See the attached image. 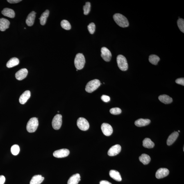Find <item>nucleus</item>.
I'll return each instance as SVG.
<instances>
[{"mask_svg":"<svg viewBox=\"0 0 184 184\" xmlns=\"http://www.w3.org/2000/svg\"><path fill=\"white\" fill-rule=\"evenodd\" d=\"M113 19L116 24L120 27L125 28L129 26L128 19L124 15L120 13H116L113 15Z\"/></svg>","mask_w":184,"mask_h":184,"instance_id":"nucleus-1","label":"nucleus"},{"mask_svg":"<svg viewBox=\"0 0 184 184\" xmlns=\"http://www.w3.org/2000/svg\"><path fill=\"white\" fill-rule=\"evenodd\" d=\"M74 62L75 67L78 70L83 68L85 63V59L83 54L78 53L76 54Z\"/></svg>","mask_w":184,"mask_h":184,"instance_id":"nucleus-2","label":"nucleus"},{"mask_svg":"<svg viewBox=\"0 0 184 184\" xmlns=\"http://www.w3.org/2000/svg\"><path fill=\"white\" fill-rule=\"evenodd\" d=\"M38 125V118H32L28 121L27 125V130L29 133L34 132L36 131Z\"/></svg>","mask_w":184,"mask_h":184,"instance_id":"nucleus-3","label":"nucleus"},{"mask_svg":"<svg viewBox=\"0 0 184 184\" xmlns=\"http://www.w3.org/2000/svg\"><path fill=\"white\" fill-rule=\"evenodd\" d=\"M101 84L99 80L94 79L92 80L87 84L85 90L87 92L92 93L99 88Z\"/></svg>","mask_w":184,"mask_h":184,"instance_id":"nucleus-4","label":"nucleus"},{"mask_svg":"<svg viewBox=\"0 0 184 184\" xmlns=\"http://www.w3.org/2000/svg\"><path fill=\"white\" fill-rule=\"evenodd\" d=\"M117 62L118 67L121 71H126L128 68V65L125 57L122 55H118L117 58Z\"/></svg>","mask_w":184,"mask_h":184,"instance_id":"nucleus-5","label":"nucleus"},{"mask_svg":"<svg viewBox=\"0 0 184 184\" xmlns=\"http://www.w3.org/2000/svg\"><path fill=\"white\" fill-rule=\"evenodd\" d=\"M77 125L78 128L82 131H87L89 128V124L88 121L83 117H80L78 119Z\"/></svg>","mask_w":184,"mask_h":184,"instance_id":"nucleus-6","label":"nucleus"},{"mask_svg":"<svg viewBox=\"0 0 184 184\" xmlns=\"http://www.w3.org/2000/svg\"><path fill=\"white\" fill-rule=\"evenodd\" d=\"M62 124V116L60 114H58L54 117L52 121V125L54 129L56 130L60 129Z\"/></svg>","mask_w":184,"mask_h":184,"instance_id":"nucleus-7","label":"nucleus"},{"mask_svg":"<svg viewBox=\"0 0 184 184\" xmlns=\"http://www.w3.org/2000/svg\"><path fill=\"white\" fill-rule=\"evenodd\" d=\"M101 56L103 60L106 62H110L111 59V53L108 48L103 47L101 49Z\"/></svg>","mask_w":184,"mask_h":184,"instance_id":"nucleus-8","label":"nucleus"},{"mask_svg":"<svg viewBox=\"0 0 184 184\" xmlns=\"http://www.w3.org/2000/svg\"><path fill=\"white\" fill-rule=\"evenodd\" d=\"M70 151L67 149H62L57 150L54 152L53 156L57 158H63L68 156Z\"/></svg>","mask_w":184,"mask_h":184,"instance_id":"nucleus-9","label":"nucleus"},{"mask_svg":"<svg viewBox=\"0 0 184 184\" xmlns=\"http://www.w3.org/2000/svg\"><path fill=\"white\" fill-rule=\"evenodd\" d=\"M101 128L104 134L106 136H110L113 132L112 126L107 123H103L102 124Z\"/></svg>","mask_w":184,"mask_h":184,"instance_id":"nucleus-10","label":"nucleus"},{"mask_svg":"<svg viewBox=\"0 0 184 184\" xmlns=\"http://www.w3.org/2000/svg\"><path fill=\"white\" fill-rule=\"evenodd\" d=\"M121 147L119 145H116L112 146L108 152V155L110 156H114L119 154L120 152Z\"/></svg>","mask_w":184,"mask_h":184,"instance_id":"nucleus-11","label":"nucleus"},{"mask_svg":"<svg viewBox=\"0 0 184 184\" xmlns=\"http://www.w3.org/2000/svg\"><path fill=\"white\" fill-rule=\"evenodd\" d=\"M168 169L166 168H160L157 171L155 174V177L157 179L163 178L167 176L169 174Z\"/></svg>","mask_w":184,"mask_h":184,"instance_id":"nucleus-12","label":"nucleus"},{"mask_svg":"<svg viewBox=\"0 0 184 184\" xmlns=\"http://www.w3.org/2000/svg\"><path fill=\"white\" fill-rule=\"evenodd\" d=\"M27 70L23 68L20 70L16 73L15 78L17 80L21 81L26 77L28 74Z\"/></svg>","mask_w":184,"mask_h":184,"instance_id":"nucleus-13","label":"nucleus"},{"mask_svg":"<svg viewBox=\"0 0 184 184\" xmlns=\"http://www.w3.org/2000/svg\"><path fill=\"white\" fill-rule=\"evenodd\" d=\"M31 96V93L29 90H27L23 93L19 98V102L21 104H24L29 99Z\"/></svg>","mask_w":184,"mask_h":184,"instance_id":"nucleus-14","label":"nucleus"},{"mask_svg":"<svg viewBox=\"0 0 184 184\" xmlns=\"http://www.w3.org/2000/svg\"><path fill=\"white\" fill-rule=\"evenodd\" d=\"M36 13L35 11H32L28 15L26 19V23L28 26L33 25L35 22V15Z\"/></svg>","mask_w":184,"mask_h":184,"instance_id":"nucleus-15","label":"nucleus"},{"mask_svg":"<svg viewBox=\"0 0 184 184\" xmlns=\"http://www.w3.org/2000/svg\"><path fill=\"white\" fill-rule=\"evenodd\" d=\"M10 22L9 21L6 19H0V30L1 31H5L6 29H8L9 27Z\"/></svg>","mask_w":184,"mask_h":184,"instance_id":"nucleus-16","label":"nucleus"},{"mask_svg":"<svg viewBox=\"0 0 184 184\" xmlns=\"http://www.w3.org/2000/svg\"><path fill=\"white\" fill-rule=\"evenodd\" d=\"M179 134L177 132H174L171 133L168 138L167 141V144L168 145H171L177 139Z\"/></svg>","mask_w":184,"mask_h":184,"instance_id":"nucleus-17","label":"nucleus"},{"mask_svg":"<svg viewBox=\"0 0 184 184\" xmlns=\"http://www.w3.org/2000/svg\"><path fill=\"white\" fill-rule=\"evenodd\" d=\"M2 14L6 17L13 18L15 16V12L13 10L8 8H5L1 12Z\"/></svg>","mask_w":184,"mask_h":184,"instance_id":"nucleus-18","label":"nucleus"},{"mask_svg":"<svg viewBox=\"0 0 184 184\" xmlns=\"http://www.w3.org/2000/svg\"><path fill=\"white\" fill-rule=\"evenodd\" d=\"M81 180V176L78 174H75L71 176L68 181L67 184H78Z\"/></svg>","mask_w":184,"mask_h":184,"instance_id":"nucleus-19","label":"nucleus"},{"mask_svg":"<svg viewBox=\"0 0 184 184\" xmlns=\"http://www.w3.org/2000/svg\"><path fill=\"white\" fill-rule=\"evenodd\" d=\"M151 121L149 119H139L136 121L135 124L138 127H142L148 125L150 124Z\"/></svg>","mask_w":184,"mask_h":184,"instance_id":"nucleus-20","label":"nucleus"},{"mask_svg":"<svg viewBox=\"0 0 184 184\" xmlns=\"http://www.w3.org/2000/svg\"><path fill=\"white\" fill-rule=\"evenodd\" d=\"M110 176L116 181H121L122 180V178L120 173L117 171L112 170L110 171Z\"/></svg>","mask_w":184,"mask_h":184,"instance_id":"nucleus-21","label":"nucleus"},{"mask_svg":"<svg viewBox=\"0 0 184 184\" xmlns=\"http://www.w3.org/2000/svg\"><path fill=\"white\" fill-rule=\"evenodd\" d=\"M159 99L163 103L165 104H170L173 102L172 98L166 94H163L159 96Z\"/></svg>","mask_w":184,"mask_h":184,"instance_id":"nucleus-22","label":"nucleus"},{"mask_svg":"<svg viewBox=\"0 0 184 184\" xmlns=\"http://www.w3.org/2000/svg\"><path fill=\"white\" fill-rule=\"evenodd\" d=\"M44 179L41 175H36L33 177L30 184H40L43 181Z\"/></svg>","mask_w":184,"mask_h":184,"instance_id":"nucleus-23","label":"nucleus"},{"mask_svg":"<svg viewBox=\"0 0 184 184\" xmlns=\"http://www.w3.org/2000/svg\"><path fill=\"white\" fill-rule=\"evenodd\" d=\"M19 60L17 58H13L10 60L7 63L6 66L8 68H11L19 65Z\"/></svg>","mask_w":184,"mask_h":184,"instance_id":"nucleus-24","label":"nucleus"},{"mask_svg":"<svg viewBox=\"0 0 184 184\" xmlns=\"http://www.w3.org/2000/svg\"><path fill=\"white\" fill-rule=\"evenodd\" d=\"M139 160L144 165H147L149 164L151 161V157L146 154H143L139 157Z\"/></svg>","mask_w":184,"mask_h":184,"instance_id":"nucleus-25","label":"nucleus"},{"mask_svg":"<svg viewBox=\"0 0 184 184\" xmlns=\"http://www.w3.org/2000/svg\"><path fill=\"white\" fill-rule=\"evenodd\" d=\"M49 11L48 10H46L42 14L40 17L39 19H40V24L42 25H44L45 24L48 17H49Z\"/></svg>","mask_w":184,"mask_h":184,"instance_id":"nucleus-26","label":"nucleus"},{"mask_svg":"<svg viewBox=\"0 0 184 184\" xmlns=\"http://www.w3.org/2000/svg\"><path fill=\"white\" fill-rule=\"evenodd\" d=\"M143 145L144 147L152 148L154 147L155 144L149 138H145L143 141Z\"/></svg>","mask_w":184,"mask_h":184,"instance_id":"nucleus-27","label":"nucleus"},{"mask_svg":"<svg viewBox=\"0 0 184 184\" xmlns=\"http://www.w3.org/2000/svg\"><path fill=\"white\" fill-rule=\"evenodd\" d=\"M149 60L150 62L153 65H156L160 60V58L155 55H151L149 57Z\"/></svg>","mask_w":184,"mask_h":184,"instance_id":"nucleus-28","label":"nucleus"},{"mask_svg":"<svg viewBox=\"0 0 184 184\" xmlns=\"http://www.w3.org/2000/svg\"><path fill=\"white\" fill-rule=\"evenodd\" d=\"M61 25L63 29L69 30L71 29V25L69 21L66 20H63L61 22Z\"/></svg>","mask_w":184,"mask_h":184,"instance_id":"nucleus-29","label":"nucleus"},{"mask_svg":"<svg viewBox=\"0 0 184 184\" xmlns=\"http://www.w3.org/2000/svg\"><path fill=\"white\" fill-rule=\"evenodd\" d=\"M91 4L89 2L86 3L85 6H83L84 14L85 15H88L90 12Z\"/></svg>","mask_w":184,"mask_h":184,"instance_id":"nucleus-30","label":"nucleus"},{"mask_svg":"<svg viewBox=\"0 0 184 184\" xmlns=\"http://www.w3.org/2000/svg\"><path fill=\"white\" fill-rule=\"evenodd\" d=\"M11 153L13 155H17L19 154L20 151V148L17 145H14L12 146L11 149Z\"/></svg>","mask_w":184,"mask_h":184,"instance_id":"nucleus-31","label":"nucleus"},{"mask_svg":"<svg viewBox=\"0 0 184 184\" xmlns=\"http://www.w3.org/2000/svg\"><path fill=\"white\" fill-rule=\"evenodd\" d=\"M177 25L180 31L184 33V19L179 18L177 21Z\"/></svg>","mask_w":184,"mask_h":184,"instance_id":"nucleus-32","label":"nucleus"},{"mask_svg":"<svg viewBox=\"0 0 184 184\" xmlns=\"http://www.w3.org/2000/svg\"><path fill=\"white\" fill-rule=\"evenodd\" d=\"M96 25L94 23H91L88 26V29L91 34H93L95 31Z\"/></svg>","mask_w":184,"mask_h":184,"instance_id":"nucleus-33","label":"nucleus"},{"mask_svg":"<svg viewBox=\"0 0 184 184\" xmlns=\"http://www.w3.org/2000/svg\"><path fill=\"white\" fill-rule=\"evenodd\" d=\"M122 111L120 108H113L110 109V113L114 115H119L121 113Z\"/></svg>","mask_w":184,"mask_h":184,"instance_id":"nucleus-34","label":"nucleus"},{"mask_svg":"<svg viewBox=\"0 0 184 184\" xmlns=\"http://www.w3.org/2000/svg\"><path fill=\"white\" fill-rule=\"evenodd\" d=\"M101 99L105 102H108L110 101V98L109 96L103 95L101 97Z\"/></svg>","mask_w":184,"mask_h":184,"instance_id":"nucleus-35","label":"nucleus"},{"mask_svg":"<svg viewBox=\"0 0 184 184\" xmlns=\"http://www.w3.org/2000/svg\"><path fill=\"white\" fill-rule=\"evenodd\" d=\"M177 84H178L184 86V78H178L175 81Z\"/></svg>","mask_w":184,"mask_h":184,"instance_id":"nucleus-36","label":"nucleus"},{"mask_svg":"<svg viewBox=\"0 0 184 184\" xmlns=\"http://www.w3.org/2000/svg\"><path fill=\"white\" fill-rule=\"evenodd\" d=\"M6 179L4 176L3 175L0 176V184H4Z\"/></svg>","mask_w":184,"mask_h":184,"instance_id":"nucleus-37","label":"nucleus"},{"mask_svg":"<svg viewBox=\"0 0 184 184\" xmlns=\"http://www.w3.org/2000/svg\"><path fill=\"white\" fill-rule=\"evenodd\" d=\"M21 0H8L7 1L10 3H16L20 2Z\"/></svg>","mask_w":184,"mask_h":184,"instance_id":"nucleus-38","label":"nucleus"},{"mask_svg":"<svg viewBox=\"0 0 184 184\" xmlns=\"http://www.w3.org/2000/svg\"><path fill=\"white\" fill-rule=\"evenodd\" d=\"M100 184H112L110 182L106 180H102L100 182Z\"/></svg>","mask_w":184,"mask_h":184,"instance_id":"nucleus-39","label":"nucleus"},{"mask_svg":"<svg viewBox=\"0 0 184 184\" xmlns=\"http://www.w3.org/2000/svg\"><path fill=\"white\" fill-rule=\"evenodd\" d=\"M178 131V132H180V131H179H179Z\"/></svg>","mask_w":184,"mask_h":184,"instance_id":"nucleus-40","label":"nucleus"},{"mask_svg":"<svg viewBox=\"0 0 184 184\" xmlns=\"http://www.w3.org/2000/svg\"><path fill=\"white\" fill-rule=\"evenodd\" d=\"M78 71V70L77 69L76 70V71Z\"/></svg>","mask_w":184,"mask_h":184,"instance_id":"nucleus-41","label":"nucleus"}]
</instances>
